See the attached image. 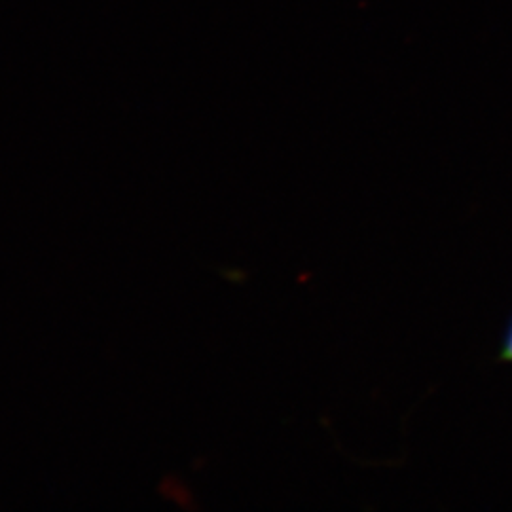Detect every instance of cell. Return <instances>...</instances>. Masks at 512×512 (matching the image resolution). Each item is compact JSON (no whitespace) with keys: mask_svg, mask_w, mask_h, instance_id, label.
Here are the masks:
<instances>
[{"mask_svg":"<svg viewBox=\"0 0 512 512\" xmlns=\"http://www.w3.org/2000/svg\"><path fill=\"white\" fill-rule=\"evenodd\" d=\"M499 361L503 363H512V315L507 323V329L503 334V340H501V348H499V355H497Z\"/></svg>","mask_w":512,"mask_h":512,"instance_id":"cell-1","label":"cell"}]
</instances>
